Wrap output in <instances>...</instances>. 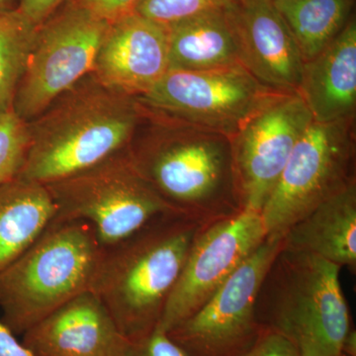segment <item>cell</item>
<instances>
[{"label":"cell","mask_w":356,"mask_h":356,"mask_svg":"<svg viewBox=\"0 0 356 356\" xmlns=\"http://www.w3.org/2000/svg\"><path fill=\"white\" fill-rule=\"evenodd\" d=\"M18 0H0V14L17 8Z\"/></svg>","instance_id":"cell-30"},{"label":"cell","mask_w":356,"mask_h":356,"mask_svg":"<svg viewBox=\"0 0 356 356\" xmlns=\"http://www.w3.org/2000/svg\"><path fill=\"white\" fill-rule=\"evenodd\" d=\"M261 213L242 210L199 232L158 329L168 332L198 311L266 240Z\"/></svg>","instance_id":"cell-12"},{"label":"cell","mask_w":356,"mask_h":356,"mask_svg":"<svg viewBox=\"0 0 356 356\" xmlns=\"http://www.w3.org/2000/svg\"><path fill=\"white\" fill-rule=\"evenodd\" d=\"M355 158V117L313 122L262 207L267 236H284L293 225L356 181Z\"/></svg>","instance_id":"cell-7"},{"label":"cell","mask_w":356,"mask_h":356,"mask_svg":"<svg viewBox=\"0 0 356 356\" xmlns=\"http://www.w3.org/2000/svg\"><path fill=\"white\" fill-rule=\"evenodd\" d=\"M137 98L84 77L28 122L29 146L18 177L47 185L130 146L142 121Z\"/></svg>","instance_id":"cell-2"},{"label":"cell","mask_w":356,"mask_h":356,"mask_svg":"<svg viewBox=\"0 0 356 356\" xmlns=\"http://www.w3.org/2000/svg\"><path fill=\"white\" fill-rule=\"evenodd\" d=\"M240 356H302L298 348L280 334L264 329L257 341Z\"/></svg>","instance_id":"cell-25"},{"label":"cell","mask_w":356,"mask_h":356,"mask_svg":"<svg viewBox=\"0 0 356 356\" xmlns=\"http://www.w3.org/2000/svg\"><path fill=\"white\" fill-rule=\"evenodd\" d=\"M111 316L88 290L22 334L36 356H112L122 339Z\"/></svg>","instance_id":"cell-15"},{"label":"cell","mask_w":356,"mask_h":356,"mask_svg":"<svg viewBox=\"0 0 356 356\" xmlns=\"http://www.w3.org/2000/svg\"><path fill=\"white\" fill-rule=\"evenodd\" d=\"M44 186L56 206L54 220L88 222L102 248L125 240L156 218L175 213L139 172L129 147Z\"/></svg>","instance_id":"cell-6"},{"label":"cell","mask_w":356,"mask_h":356,"mask_svg":"<svg viewBox=\"0 0 356 356\" xmlns=\"http://www.w3.org/2000/svg\"><path fill=\"white\" fill-rule=\"evenodd\" d=\"M110 23L70 1L38 27L13 105L26 122L92 72Z\"/></svg>","instance_id":"cell-8"},{"label":"cell","mask_w":356,"mask_h":356,"mask_svg":"<svg viewBox=\"0 0 356 356\" xmlns=\"http://www.w3.org/2000/svg\"><path fill=\"white\" fill-rule=\"evenodd\" d=\"M102 247L88 222L53 220L0 273L2 321L22 336L51 312L90 290Z\"/></svg>","instance_id":"cell-5"},{"label":"cell","mask_w":356,"mask_h":356,"mask_svg":"<svg viewBox=\"0 0 356 356\" xmlns=\"http://www.w3.org/2000/svg\"><path fill=\"white\" fill-rule=\"evenodd\" d=\"M112 356H186L168 332L154 330L149 336L131 341L122 337Z\"/></svg>","instance_id":"cell-24"},{"label":"cell","mask_w":356,"mask_h":356,"mask_svg":"<svg viewBox=\"0 0 356 356\" xmlns=\"http://www.w3.org/2000/svg\"><path fill=\"white\" fill-rule=\"evenodd\" d=\"M166 28L170 69L206 70L242 65L228 8L200 14Z\"/></svg>","instance_id":"cell-18"},{"label":"cell","mask_w":356,"mask_h":356,"mask_svg":"<svg viewBox=\"0 0 356 356\" xmlns=\"http://www.w3.org/2000/svg\"><path fill=\"white\" fill-rule=\"evenodd\" d=\"M313 122L298 92L276 93L231 138L243 210L261 213L293 149Z\"/></svg>","instance_id":"cell-11"},{"label":"cell","mask_w":356,"mask_h":356,"mask_svg":"<svg viewBox=\"0 0 356 356\" xmlns=\"http://www.w3.org/2000/svg\"><path fill=\"white\" fill-rule=\"evenodd\" d=\"M170 67L168 28L132 13L110 23L91 76L110 90L138 97Z\"/></svg>","instance_id":"cell-13"},{"label":"cell","mask_w":356,"mask_h":356,"mask_svg":"<svg viewBox=\"0 0 356 356\" xmlns=\"http://www.w3.org/2000/svg\"><path fill=\"white\" fill-rule=\"evenodd\" d=\"M143 110L129 152L161 199L202 226L241 212L231 138Z\"/></svg>","instance_id":"cell-1"},{"label":"cell","mask_w":356,"mask_h":356,"mask_svg":"<svg viewBox=\"0 0 356 356\" xmlns=\"http://www.w3.org/2000/svg\"><path fill=\"white\" fill-rule=\"evenodd\" d=\"M341 269L318 255L282 248L257 293V322L294 344L302 356L341 355L353 327Z\"/></svg>","instance_id":"cell-4"},{"label":"cell","mask_w":356,"mask_h":356,"mask_svg":"<svg viewBox=\"0 0 356 356\" xmlns=\"http://www.w3.org/2000/svg\"><path fill=\"white\" fill-rule=\"evenodd\" d=\"M304 63L318 55L351 19L353 0H274Z\"/></svg>","instance_id":"cell-20"},{"label":"cell","mask_w":356,"mask_h":356,"mask_svg":"<svg viewBox=\"0 0 356 356\" xmlns=\"http://www.w3.org/2000/svg\"><path fill=\"white\" fill-rule=\"evenodd\" d=\"M336 356H346V355H336Z\"/></svg>","instance_id":"cell-31"},{"label":"cell","mask_w":356,"mask_h":356,"mask_svg":"<svg viewBox=\"0 0 356 356\" xmlns=\"http://www.w3.org/2000/svg\"><path fill=\"white\" fill-rule=\"evenodd\" d=\"M298 93L314 122L330 123L355 117V18L351 17L343 31L324 50L304 63Z\"/></svg>","instance_id":"cell-16"},{"label":"cell","mask_w":356,"mask_h":356,"mask_svg":"<svg viewBox=\"0 0 356 356\" xmlns=\"http://www.w3.org/2000/svg\"><path fill=\"white\" fill-rule=\"evenodd\" d=\"M102 18L112 23L135 11L142 0H72Z\"/></svg>","instance_id":"cell-26"},{"label":"cell","mask_w":356,"mask_h":356,"mask_svg":"<svg viewBox=\"0 0 356 356\" xmlns=\"http://www.w3.org/2000/svg\"><path fill=\"white\" fill-rule=\"evenodd\" d=\"M72 0H18L17 10L33 25L40 27Z\"/></svg>","instance_id":"cell-27"},{"label":"cell","mask_w":356,"mask_h":356,"mask_svg":"<svg viewBox=\"0 0 356 356\" xmlns=\"http://www.w3.org/2000/svg\"><path fill=\"white\" fill-rule=\"evenodd\" d=\"M283 248L309 252L343 268H356V181L293 225Z\"/></svg>","instance_id":"cell-17"},{"label":"cell","mask_w":356,"mask_h":356,"mask_svg":"<svg viewBox=\"0 0 356 356\" xmlns=\"http://www.w3.org/2000/svg\"><path fill=\"white\" fill-rule=\"evenodd\" d=\"M228 11L245 69L270 90L298 92L304 60L273 1L236 0Z\"/></svg>","instance_id":"cell-14"},{"label":"cell","mask_w":356,"mask_h":356,"mask_svg":"<svg viewBox=\"0 0 356 356\" xmlns=\"http://www.w3.org/2000/svg\"><path fill=\"white\" fill-rule=\"evenodd\" d=\"M37 30L17 8L0 14V114L13 109Z\"/></svg>","instance_id":"cell-21"},{"label":"cell","mask_w":356,"mask_h":356,"mask_svg":"<svg viewBox=\"0 0 356 356\" xmlns=\"http://www.w3.org/2000/svg\"><path fill=\"white\" fill-rule=\"evenodd\" d=\"M236 0H142L134 13L170 26L210 11L228 8Z\"/></svg>","instance_id":"cell-23"},{"label":"cell","mask_w":356,"mask_h":356,"mask_svg":"<svg viewBox=\"0 0 356 356\" xmlns=\"http://www.w3.org/2000/svg\"><path fill=\"white\" fill-rule=\"evenodd\" d=\"M275 91L242 65L206 70L170 69L137 100L147 111L232 138Z\"/></svg>","instance_id":"cell-9"},{"label":"cell","mask_w":356,"mask_h":356,"mask_svg":"<svg viewBox=\"0 0 356 356\" xmlns=\"http://www.w3.org/2000/svg\"><path fill=\"white\" fill-rule=\"evenodd\" d=\"M16 337L0 317V356H36Z\"/></svg>","instance_id":"cell-28"},{"label":"cell","mask_w":356,"mask_h":356,"mask_svg":"<svg viewBox=\"0 0 356 356\" xmlns=\"http://www.w3.org/2000/svg\"><path fill=\"white\" fill-rule=\"evenodd\" d=\"M341 355L356 356V332L355 329L351 330L344 339Z\"/></svg>","instance_id":"cell-29"},{"label":"cell","mask_w":356,"mask_h":356,"mask_svg":"<svg viewBox=\"0 0 356 356\" xmlns=\"http://www.w3.org/2000/svg\"><path fill=\"white\" fill-rule=\"evenodd\" d=\"M202 225L168 213L121 242L102 248L90 285L122 337L137 341L158 329Z\"/></svg>","instance_id":"cell-3"},{"label":"cell","mask_w":356,"mask_h":356,"mask_svg":"<svg viewBox=\"0 0 356 356\" xmlns=\"http://www.w3.org/2000/svg\"><path fill=\"white\" fill-rule=\"evenodd\" d=\"M55 216L56 206L44 185L16 177L0 187V273L32 245Z\"/></svg>","instance_id":"cell-19"},{"label":"cell","mask_w":356,"mask_h":356,"mask_svg":"<svg viewBox=\"0 0 356 356\" xmlns=\"http://www.w3.org/2000/svg\"><path fill=\"white\" fill-rule=\"evenodd\" d=\"M283 236H267L198 311L168 332L186 356H240L264 329L255 301L264 276L283 248Z\"/></svg>","instance_id":"cell-10"},{"label":"cell","mask_w":356,"mask_h":356,"mask_svg":"<svg viewBox=\"0 0 356 356\" xmlns=\"http://www.w3.org/2000/svg\"><path fill=\"white\" fill-rule=\"evenodd\" d=\"M29 146L28 122L13 109L0 114V187L18 177Z\"/></svg>","instance_id":"cell-22"},{"label":"cell","mask_w":356,"mask_h":356,"mask_svg":"<svg viewBox=\"0 0 356 356\" xmlns=\"http://www.w3.org/2000/svg\"><path fill=\"white\" fill-rule=\"evenodd\" d=\"M270 1H274V0H270Z\"/></svg>","instance_id":"cell-32"}]
</instances>
